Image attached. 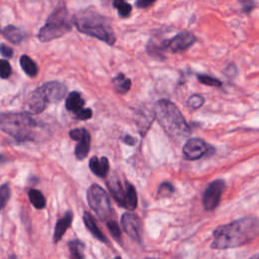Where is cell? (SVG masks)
I'll list each match as a JSON object with an SVG mask.
<instances>
[{
	"instance_id": "6da1fadb",
	"label": "cell",
	"mask_w": 259,
	"mask_h": 259,
	"mask_svg": "<svg viewBox=\"0 0 259 259\" xmlns=\"http://www.w3.org/2000/svg\"><path fill=\"white\" fill-rule=\"evenodd\" d=\"M259 236V218L244 217L218 227L213 233L212 248L230 249L246 245Z\"/></svg>"
},
{
	"instance_id": "7a4b0ae2",
	"label": "cell",
	"mask_w": 259,
	"mask_h": 259,
	"mask_svg": "<svg viewBox=\"0 0 259 259\" xmlns=\"http://www.w3.org/2000/svg\"><path fill=\"white\" fill-rule=\"evenodd\" d=\"M155 116L172 141L180 143L191 135V128L183 114L170 100L161 99L156 103Z\"/></svg>"
},
{
	"instance_id": "3957f363",
	"label": "cell",
	"mask_w": 259,
	"mask_h": 259,
	"mask_svg": "<svg viewBox=\"0 0 259 259\" xmlns=\"http://www.w3.org/2000/svg\"><path fill=\"white\" fill-rule=\"evenodd\" d=\"M72 22L79 32L87 36L96 38L110 46L115 42V35L110 22L92 10L78 12Z\"/></svg>"
},
{
	"instance_id": "277c9868",
	"label": "cell",
	"mask_w": 259,
	"mask_h": 259,
	"mask_svg": "<svg viewBox=\"0 0 259 259\" xmlns=\"http://www.w3.org/2000/svg\"><path fill=\"white\" fill-rule=\"evenodd\" d=\"M38 122L28 112H0V131L19 142L36 140Z\"/></svg>"
},
{
	"instance_id": "5b68a950",
	"label": "cell",
	"mask_w": 259,
	"mask_h": 259,
	"mask_svg": "<svg viewBox=\"0 0 259 259\" xmlns=\"http://www.w3.org/2000/svg\"><path fill=\"white\" fill-rule=\"evenodd\" d=\"M66 92L67 88L64 84L57 81L48 82L31 93L26 102V110L28 113L39 114L50 103L62 100L66 95Z\"/></svg>"
},
{
	"instance_id": "8992f818",
	"label": "cell",
	"mask_w": 259,
	"mask_h": 259,
	"mask_svg": "<svg viewBox=\"0 0 259 259\" xmlns=\"http://www.w3.org/2000/svg\"><path fill=\"white\" fill-rule=\"evenodd\" d=\"M70 30L68 12L65 7H60L49 17L46 25L40 30L39 39L42 42H50L61 38Z\"/></svg>"
},
{
	"instance_id": "52a82bcc",
	"label": "cell",
	"mask_w": 259,
	"mask_h": 259,
	"mask_svg": "<svg viewBox=\"0 0 259 259\" xmlns=\"http://www.w3.org/2000/svg\"><path fill=\"white\" fill-rule=\"evenodd\" d=\"M87 202L90 208L102 221L111 215V207L106 191L97 184H92L87 190Z\"/></svg>"
},
{
	"instance_id": "ba28073f",
	"label": "cell",
	"mask_w": 259,
	"mask_h": 259,
	"mask_svg": "<svg viewBox=\"0 0 259 259\" xmlns=\"http://www.w3.org/2000/svg\"><path fill=\"white\" fill-rule=\"evenodd\" d=\"M196 37L189 32H182L171 38L170 40L162 42L159 46L160 51L170 53H180L186 51L196 43Z\"/></svg>"
},
{
	"instance_id": "9c48e42d",
	"label": "cell",
	"mask_w": 259,
	"mask_h": 259,
	"mask_svg": "<svg viewBox=\"0 0 259 259\" xmlns=\"http://www.w3.org/2000/svg\"><path fill=\"white\" fill-rule=\"evenodd\" d=\"M225 188L226 182L222 179L214 180L208 185L203 194V205L206 211H213L219 206Z\"/></svg>"
},
{
	"instance_id": "30bf717a",
	"label": "cell",
	"mask_w": 259,
	"mask_h": 259,
	"mask_svg": "<svg viewBox=\"0 0 259 259\" xmlns=\"http://www.w3.org/2000/svg\"><path fill=\"white\" fill-rule=\"evenodd\" d=\"M214 150L211 145L200 138L189 139L183 145L182 153L187 160H199Z\"/></svg>"
},
{
	"instance_id": "8fae6325",
	"label": "cell",
	"mask_w": 259,
	"mask_h": 259,
	"mask_svg": "<svg viewBox=\"0 0 259 259\" xmlns=\"http://www.w3.org/2000/svg\"><path fill=\"white\" fill-rule=\"evenodd\" d=\"M69 136L72 140L78 142L75 147V156L78 160L84 159L90 150L91 137L89 132L85 128H75L69 132Z\"/></svg>"
},
{
	"instance_id": "7c38bea8",
	"label": "cell",
	"mask_w": 259,
	"mask_h": 259,
	"mask_svg": "<svg viewBox=\"0 0 259 259\" xmlns=\"http://www.w3.org/2000/svg\"><path fill=\"white\" fill-rule=\"evenodd\" d=\"M121 225L127 236L133 240L141 243V221L140 219L131 213H124L121 217Z\"/></svg>"
},
{
	"instance_id": "4fadbf2b",
	"label": "cell",
	"mask_w": 259,
	"mask_h": 259,
	"mask_svg": "<svg viewBox=\"0 0 259 259\" xmlns=\"http://www.w3.org/2000/svg\"><path fill=\"white\" fill-rule=\"evenodd\" d=\"M108 189L115 202L122 208L125 207V189H123L118 177L112 176L107 182Z\"/></svg>"
},
{
	"instance_id": "5bb4252c",
	"label": "cell",
	"mask_w": 259,
	"mask_h": 259,
	"mask_svg": "<svg viewBox=\"0 0 259 259\" xmlns=\"http://www.w3.org/2000/svg\"><path fill=\"white\" fill-rule=\"evenodd\" d=\"M72 221H73L72 212H67L63 218L58 220L56 227H55V232H54V242L55 243H58L63 238V236L65 233H66L67 229L71 226Z\"/></svg>"
},
{
	"instance_id": "9a60e30c",
	"label": "cell",
	"mask_w": 259,
	"mask_h": 259,
	"mask_svg": "<svg viewBox=\"0 0 259 259\" xmlns=\"http://www.w3.org/2000/svg\"><path fill=\"white\" fill-rule=\"evenodd\" d=\"M89 168L96 176L104 178L108 174L109 163L105 157H101V159L92 157L89 161Z\"/></svg>"
},
{
	"instance_id": "2e32d148",
	"label": "cell",
	"mask_w": 259,
	"mask_h": 259,
	"mask_svg": "<svg viewBox=\"0 0 259 259\" xmlns=\"http://www.w3.org/2000/svg\"><path fill=\"white\" fill-rule=\"evenodd\" d=\"M83 222L86 226V228L90 231V233L96 238L98 239L99 241L105 243V244H108V240L106 239V237L102 234V232L99 230V228L97 227L96 223L94 222L92 216L88 213V212H84L83 213Z\"/></svg>"
},
{
	"instance_id": "e0dca14e",
	"label": "cell",
	"mask_w": 259,
	"mask_h": 259,
	"mask_svg": "<svg viewBox=\"0 0 259 259\" xmlns=\"http://www.w3.org/2000/svg\"><path fill=\"white\" fill-rule=\"evenodd\" d=\"M66 108L72 112H74L75 114L77 112H79L81 109H83V105H84V100L81 97L80 93L77 91H73L71 93H69V95L67 96L66 99Z\"/></svg>"
},
{
	"instance_id": "ac0fdd59",
	"label": "cell",
	"mask_w": 259,
	"mask_h": 259,
	"mask_svg": "<svg viewBox=\"0 0 259 259\" xmlns=\"http://www.w3.org/2000/svg\"><path fill=\"white\" fill-rule=\"evenodd\" d=\"M4 36L10 42L14 44H20L26 39L27 34L20 28H17L15 26H8L4 30Z\"/></svg>"
},
{
	"instance_id": "d6986e66",
	"label": "cell",
	"mask_w": 259,
	"mask_h": 259,
	"mask_svg": "<svg viewBox=\"0 0 259 259\" xmlns=\"http://www.w3.org/2000/svg\"><path fill=\"white\" fill-rule=\"evenodd\" d=\"M112 85L117 93L124 94L131 89L132 81L131 79L126 78L122 73H119L112 79Z\"/></svg>"
},
{
	"instance_id": "ffe728a7",
	"label": "cell",
	"mask_w": 259,
	"mask_h": 259,
	"mask_svg": "<svg viewBox=\"0 0 259 259\" xmlns=\"http://www.w3.org/2000/svg\"><path fill=\"white\" fill-rule=\"evenodd\" d=\"M138 205V197L135 187L130 184L128 182H125V207L127 210L133 211L137 208Z\"/></svg>"
},
{
	"instance_id": "44dd1931",
	"label": "cell",
	"mask_w": 259,
	"mask_h": 259,
	"mask_svg": "<svg viewBox=\"0 0 259 259\" xmlns=\"http://www.w3.org/2000/svg\"><path fill=\"white\" fill-rule=\"evenodd\" d=\"M21 66L23 68V70L26 72V74L30 77H36L38 75L39 72V68L37 66V64L27 55L22 56L21 60Z\"/></svg>"
},
{
	"instance_id": "7402d4cb",
	"label": "cell",
	"mask_w": 259,
	"mask_h": 259,
	"mask_svg": "<svg viewBox=\"0 0 259 259\" xmlns=\"http://www.w3.org/2000/svg\"><path fill=\"white\" fill-rule=\"evenodd\" d=\"M29 199L32 205L38 209V210H43L46 208V199L44 197V194L38 190V189H30L29 192Z\"/></svg>"
},
{
	"instance_id": "603a6c76",
	"label": "cell",
	"mask_w": 259,
	"mask_h": 259,
	"mask_svg": "<svg viewBox=\"0 0 259 259\" xmlns=\"http://www.w3.org/2000/svg\"><path fill=\"white\" fill-rule=\"evenodd\" d=\"M69 251H70V257L71 259H84L83 258V250L84 245L79 240H72L68 244Z\"/></svg>"
},
{
	"instance_id": "cb8c5ba5",
	"label": "cell",
	"mask_w": 259,
	"mask_h": 259,
	"mask_svg": "<svg viewBox=\"0 0 259 259\" xmlns=\"http://www.w3.org/2000/svg\"><path fill=\"white\" fill-rule=\"evenodd\" d=\"M113 7L117 10L120 18H126L132 13V7L123 0H113Z\"/></svg>"
},
{
	"instance_id": "d4e9b609",
	"label": "cell",
	"mask_w": 259,
	"mask_h": 259,
	"mask_svg": "<svg viewBox=\"0 0 259 259\" xmlns=\"http://www.w3.org/2000/svg\"><path fill=\"white\" fill-rule=\"evenodd\" d=\"M11 187L9 183L0 186V211H2L8 204L11 198Z\"/></svg>"
},
{
	"instance_id": "484cf974",
	"label": "cell",
	"mask_w": 259,
	"mask_h": 259,
	"mask_svg": "<svg viewBox=\"0 0 259 259\" xmlns=\"http://www.w3.org/2000/svg\"><path fill=\"white\" fill-rule=\"evenodd\" d=\"M186 103L190 109H199L205 103V98L201 94H193L187 99Z\"/></svg>"
},
{
	"instance_id": "4316f807",
	"label": "cell",
	"mask_w": 259,
	"mask_h": 259,
	"mask_svg": "<svg viewBox=\"0 0 259 259\" xmlns=\"http://www.w3.org/2000/svg\"><path fill=\"white\" fill-rule=\"evenodd\" d=\"M174 192V187L171 183L169 182H163L159 185L158 190H157V197L159 198H164V197H169Z\"/></svg>"
},
{
	"instance_id": "83f0119b",
	"label": "cell",
	"mask_w": 259,
	"mask_h": 259,
	"mask_svg": "<svg viewBox=\"0 0 259 259\" xmlns=\"http://www.w3.org/2000/svg\"><path fill=\"white\" fill-rule=\"evenodd\" d=\"M198 79L201 83L205 84V85H208V86H213V87H220L223 85L222 81H220L219 79L217 78H214V77H211L209 75H205V74H201V75H198Z\"/></svg>"
},
{
	"instance_id": "f1b7e54d",
	"label": "cell",
	"mask_w": 259,
	"mask_h": 259,
	"mask_svg": "<svg viewBox=\"0 0 259 259\" xmlns=\"http://www.w3.org/2000/svg\"><path fill=\"white\" fill-rule=\"evenodd\" d=\"M12 75L11 64L7 60H0V77L8 79Z\"/></svg>"
},
{
	"instance_id": "f546056e",
	"label": "cell",
	"mask_w": 259,
	"mask_h": 259,
	"mask_svg": "<svg viewBox=\"0 0 259 259\" xmlns=\"http://www.w3.org/2000/svg\"><path fill=\"white\" fill-rule=\"evenodd\" d=\"M106 225H107V228H108V230H109L111 236H112L115 240H119L120 237H121V232H120V230H119V227H118L117 223H116L115 221L111 220V221H108Z\"/></svg>"
},
{
	"instance_id": "4dcf8cb0",
	"label": "cell",
	"mask_w": 259,
	"mask_h": 259,
	"mask_svg": "<svg viewBox=\"0 0 259 259\" xmlns=\"http://www.w3.org/2000/svg\"><path fill=\"white\" fill-rule=\"evenodd\" d=\"M239 3L242 7V11L245 14H249L255 7L253 0H239Z\"/></svg>"
},
{
	"instance_id": "1f68e13d",
	"label": "cell",
	"mask_w": 259,
	"mask_h": 259,
	"mask_svg": "<svg viewBox=\"0 0 259 259\" xmlns=\"http://www.w3.org/2000/svg\"><path fill=\"white\" fill-rule=\"evenodd\" d=\"M75 115L78 119H82V120L89 119L92 116V110L90 108H83L79 112H77Z\"/></svg>"
},
{
	"instance_id": "d6a6232c",
	"label": "cell",
	"mask_w": 259,
	"mask_h": 259,
	"mask_svg": "<svg viewBox=\"0 0 259 259\" xmlns=\"http://www.w3.org/2000/svg\"><path fill=\"white\" fill-rule=\"evenodd\" d=\"M0 54H2L4 57L7 58H12L14 56V50L10 47H8L7 45H2L0 46Z\"/></svg>"
},
{
	"instance_id": "836d02e7",
	"label": "cell",
	"mask_w": 259,
	"mask_h": 259,
	"mask_svg": "<svg viewBox=\"0 0 259 259\" xmlns=\"http://www.w3.org/2000/svg\"><path fill=\"white\" fill-rule=\"evenodd\" d=\"M156 0H137L136 6L139 9H147L149 7H151Z\"/></svg>"
},
{
	"instance_id": "e575fe53",
	"label": "cell",
	"mask_w": 259,
	"mask_h": 259,
	"mask_svg": "<svg viewBox=\"0 0 259 259\" xmlns=\"http://www.w3.org/2000/svg\"><path fill=\"white\" fill-rule=\"evenodd\" d=\"M237 67H236V65H233V64H231V65H229V66L227 67V69H226V75H228V76H230V77H234L236 74H237Z\"/></svg>"
},
{
	"instance_id": "d590c367",
	"label": "cell",
	"mask_w": 259,
	"mask_h": 259,
	"mask_svg": "<svg viewBox=\"0 0 259 259\" xmlns=\"http://www.w3.org/2000/svg\"><path fill=\"white\" fill-rule=\"evenodd\" d=\"M123 142L126 144V145H130V146H133L135 144V139L133 137H131L130 135H125L123 137Z\"/></svg>"
},
{
	"instance_id": "8d00e7d4",
	"label": "cell",
	"mask_w": 259,
	"mask_h": 259,
	"mask_svg": "<svg viewBox=\"0 0 259 259\" xmlns=\"http://www.w3.org/2000/svg\"><path fill=\"white\" fill-rule=\"evenodd\" d=\"M6 161H7L6 157H5L4 155H0V165H2V164H4V163H5Z\"/></svg>"
},
{
	"instance_id": "74e56055",
	"label": "cell",
	"mask_w": 259,
	"mask_h": 259,
	"mask_svg": "<svg viewBox=\"0 0 259 259\" xmlns=\"http://www.w3.org/2000/svg\"><path fill=\"white\" fill-rule=\"evenodd\" d=\"M249 259H259V253L256 254V255H254L253 257H251V258H249Z\"/></svg>"
},
{
	"instance_id": "f35d334b",
	"label": "cell",
	"mask_w": 259,
	"mask_h": 259,
	"mask_svg": "<svg viewBox=\"0 0 259 259\" xmlns=\"http://www.w3.org/2000/svg\"><path fill=\"white\" fill-rule=\"evenodd\" d=\"M113 259H121V258H120V257H119V256H116V257H114V258H113Z\"/></svg>"
},
{
	"instance_id": "ab89813d",
	"label": "cell",
	"mask_w": 259,
	"mask_h": 259,
	"mask_svg": "<svg viewBox=\"0 0 259 259\" xmlns=\"http://www.w3.org/2000/svg\"><path fill=\"white\" fill-rule=\"evenodd\" d=\"M146 259H157V258H146Z\"/></svg>"
}]
</instances>
